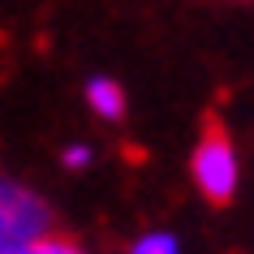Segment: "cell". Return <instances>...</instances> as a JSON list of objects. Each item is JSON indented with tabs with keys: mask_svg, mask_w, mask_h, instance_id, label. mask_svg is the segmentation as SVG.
I'll use <instances>...</instances> for the list:
<instances>
[{
	"mask_svg": "<svg viewBox=\"0 0 254 254\" xmlns=\"http://www.w3.org/2000/svg\"><path fill=\"white\" fill-rule=\"evenodd\" d=\"M52 224L56 220H52V207H48L43 194H35L30 186L0 173V250L48 237Z\"/></svg>",
	"mask_w": 254,
	"mask_h": 254,
	"instance_id": "1",
	"label": "cell"
},
{
	"mask_svg": "<svg viewBox=\"0 0 254 254\" xmlns=\"http://www.w3.org/2000/svg\"><path fill=\"white\" fill-rule=\"evenodd\" d=\"M190 173H194V186L207 202H233V194L241 186V164H237L233 138L211 125L190 155Z\"/></svg>",
	"mask_w": 254,
	"mask_h": 254,
	"instance_id": "2",
	"label": "cell"
},
{
	"mask_svg": "<svg viewBox=\"0 0 254 254\" xmlns=\"http://www.w3.org/2000/svg\"><path fill=\"white\" fill-rule=\"evenodd\" d=\"M82 95H86V104H91V112L99 121H121L125 117V86H121L117 78H108V73H95L86 86H82Z\"/></svg>",
	"mask_w": 254,
	"mask_h": 254,
	"instance_id": "3",
	"label": "cell"
},
{
	"mask_svg": "<svg viewBox=\"0 0 254 254\" xmlns=\"http://www.w3.org/2000/svg\"><path fill=\"white\" fill-rule=\"evenodd\" d=\"M0 254H86V250H82L78 241H65V237H56V233H48V237H39V241L9 246V250H0Z\"/></svg>",
	"mask_w": 254,
	"mask_h": 254,
	"instance_id": "4",
	"label": "cell"
},
{
	"mask_svg": "<svg viewBox=\"0 0 254 254\" xmlns=\"http://www.w3.org/2000/svg\"><path fill=\"white\" fill-rule=\"evenodd\" d=\"M129 254H181V246H177V237L173 233H142V237L129 246Z\"/></svg>",
	"mask_w": 254,
	"mask_h": 254,
	"instance_id": "5",
	"label": "cell"
},
{
	"mask_svg": "<svg viewBox=\"0 0 254 254\" xmlns=\"http://www.w3.org/2000/svg\"><path fill=\"white\" fill-rule=\"evenodd\" d=\"M91 160H95L91 142H69V147L61 151V164H65L69 173H82V168H91Z\"/></svg>",
	"mask_w": 254,
	"mask_h": 254,
	"instance_id": "6",
	"label": "cell"
}]
</instances>
